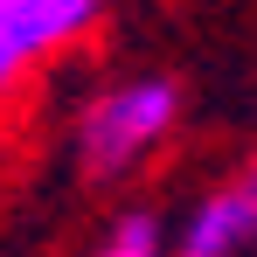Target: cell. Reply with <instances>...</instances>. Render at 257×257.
<instances>
[{
	"label": "cell",
	"instance_id": "obj_1",
	"mask_svg": "<svg viewBox=\"0 0 257 257\" xmlns=\"http://www.w3.org/2000/svg\"><path fill=\"white\" fill-rule=\"evenodd\" d=\"M181 125V84L174 77H125V84L97 90L77 111V167L90 181H118L146 167Z\"/></svg>",
	"mask_w": 257,
	"mask_h": 257
},
{
	"label": "cell",
	"instance_id": "obj_2",
	"mask_svg": "<svg viewBox=\"0 0 257 257\" xmlns=\"http://www.w3.org/2000/svg\"><path fill=\"white\" fill-rule=\"evenodd\" d=\"M97 14H104V0H0V104L35 63L84 42Z\"/></svg>",
	"mask_w": 257,
	"mask_h": 257
},
{
	"label": "cell",
	"instance_id": "obj_3",
	"mask_svg": "<svg viewBox=\"0 0 257 257\" xmlns=\"http://www.w3.org/2000/svg\"><path fill=\"white\" fill-rule=\"evenodd\" d=\"M250 243H257V188L250 174H236L181 215L167 257H250Z\"/></svg>",
	"mask_w": 257,
	"mask_h": 257
},
{
	"label": "cell",
	"instance_id": "obj_4",
	"mask_svg": "<svg viewBox=\"0 0 257 257\" xmlns=\"http://www.w3.org/2000/svg\"><path fill=\"white\" fill-rule=\"evenodd\" d=\"M97 257H167V222L153 209H125L111 229H104Z\"/></svg>",
	"mask_w": 257,
	"mask_h": 257
}]
</instances>
